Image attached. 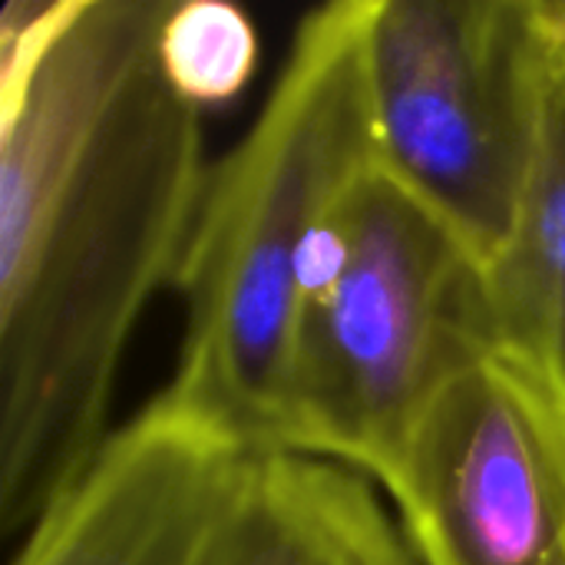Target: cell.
<instances>
[{"instance_id":"9","label":"cell","mask_w":565,"mask_h":565,"mask_svg":"<svg viewBox=\"0 0 565 565\" xmlns=\"http://www.w3.org/2000/svg\"><path fill=\"white\" fill-rule=\"evenodd\" d=\"M159 56L169 83L195 106L232 99L255 73L258 36L248 13L225 0L172 3Z\"/></svg>"},{"instance_id":"2","label":"cell","mask_w":565,"mask_h":565,"mask_svg":"<svg viewBox=\"0 0 565 565\" xmlns=\"http://www.w3.org/2000/svg\"><path fill=\"white\" fill-rule=\"evenodd\" d=\"M374 7L338 0L298 23L265 109L209 169L175 278L185 338L166 394L255 454L285 450L305 248L377 166Z\"/></svg>"},{"instance_id":"3","label":"cell","mask_w":565,"mask_h":565,"mask_svg":"<svg viewBox=\"0 0 565 565\" xmlns=\"http://www.w3.org/2000/svg\"><path fill=\"white\" fill-rule=\"evenodd\" d=\"M348 222L344 271L301 315L285 450L384 480L434 391L497 341L483 262L381 162Z\"/></svg>"},{"instance_id":"10","label":"cell","mask_w":565,"mask_h":565,"mask_svg":"<svg viewBox=\"0 0 565 565\" xmlns=\"http://www.w3.org/2000/svg\"><path fill=\"white\" fill-rule=\"evenodd\" d=\"M556 565H565V556H563V559H559V563H556Z\"/></svg>"},{"instance_id":"6","label":"cell","mask_w":565,"mask_h":565,"mask_svg":"<svg viewBox=\"0 0 565 565\" xmlns=\"http://www.w3.org/2000/svg\"><path fill=\"white\" fill-rule=\"evenodd\" d=\"M252 457L162 391L106 437L13 565H199Z\"/></svg>"},{"instance_id":"7","label":"cell","mask_w":565,"mask_h":565,"mask_svg":"<svg viewBox=\"0 0 565 565\" xmlns=\"http://www.w3.org/2000/svg\"><path fill=\"white\" fill-rule=\"evenodd\" d=\"M483 285L497 351L565 404V3H540L533 159L513 232Z\"/></svg>"},{"instance_id":"1","label":"cell","mask_w":565,"mask_h":565,"mask_svg":"<svg viewBox=\"0 0 565 565\" xmlns=\"http://www.w3.org/2000/svg\"><path fill=\"white\" fill-rule=\"evenodd\" d=\"M169 0L0 20V530L96 460L129 334L175 285L205 192L199 106L159 56Z\"/></svg>"},{"instance_id":"5","label":"cell","mask_w":565,"mask_h":565,"mask_svg":"<svg viewBox=\"0 0 565 565\" xmlns=\"http://www.w3.org/2000/svg\"><path fill=\"white\" fill-rule=\"evenodd\" d=\"M424 565L565 556V404L503 351L457 367L381 480Z\"/></svg>"},{"instance_id":"4","label":"cell","mask_w":565,"mask_h":565,"mask_svg":"<svg viewBox=\"0 0 565 565\" xmlns=\"http://www.w3.org/2000/svg\"><path fill=\"white\" fill-rule=\"evenodd\" d=\"M367 63L377 162L487 268L530 175L540 3L377 0Z\"/></svg>"},{"instance_id":"8","label":"cell","mask_w":565,"mask_h":565,"mask_svg":"<svg viewBox=\"0 0 565 565\" xmlns=\"http://www.w3.org/2000/svg\"><path fill=\"white\" fill-rule=\"evenodd\" d=\"M199 565H417L371 487L334 460L255 454Z\"/></svg>"}]
</instances>
